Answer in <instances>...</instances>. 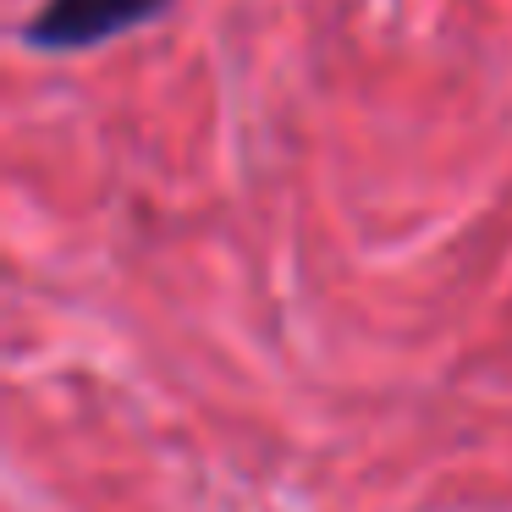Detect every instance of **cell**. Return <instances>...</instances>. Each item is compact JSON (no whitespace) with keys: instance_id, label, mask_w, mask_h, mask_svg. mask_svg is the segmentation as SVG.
I'll return each mask as SVG.
<instances>
[{"instance_id":"1","label":"cell","mask_w":512,"mask_h":512,"mask_svg":"<svg viewBox=\"0 0 512 512\" xmlns=\"http://www.w3.org/2000/svg\"><path fill=\"white\" fill-rule=\"evenodd\" d=\"M171 0H39V12L28 17L23 39L50 56H72V50H94L116 34L155 23Z\"/></svg>"}]
</instances>
